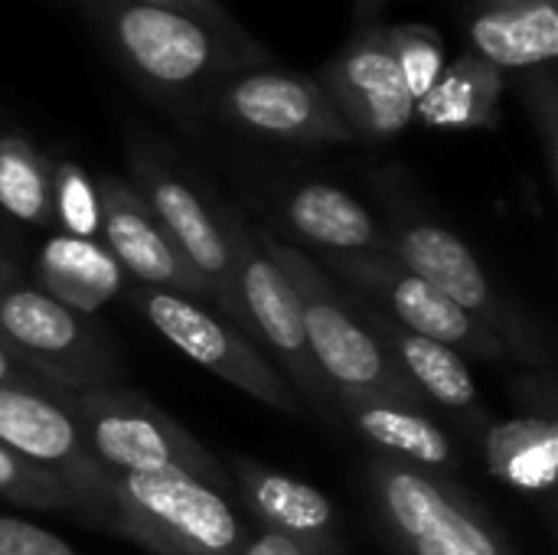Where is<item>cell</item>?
Segmentation results:
<instances>
[{"mask_svg": "<svg viewBox=\"0 0 558 555\" xmlns=\"http://www.w3.org/2000/svg\"><path fill=\"white\" fill-rule=\"evenodd\" d=\"M386 3H389V0H356V20H360V23H373Z\"/></svg>", "mask_w": 558, "mask_h": 555, "instance_id": "cell-32", "label": "cell"}, {"mask_svg": "<svg viewBox=\"0 0 558 555\" xmlns=\"http://www.w3.org/2000/svg\"><path fill=\"white\" fill-rule=\"evenodd\" d=\"M226 232H229L232 262H235V294L242 304L239 327L255 347L262 343L275 357L278 363L275 370L278 373L284 370L320 415H330L337 409L333 386L327 383V376L311 357L304 324H301V304H298L291 281L258 249V242L248 239L239 219H232Z\"/></svg>", "mask_w": 558, "mask_h": 555, "instance_id": "cell-5", "label": "cell"}, {"mask_svg": "<svg viewBox=\"0 0 558 555\" xmlns=\"http://www.w3.org/2000/svg\"><path fill=\"white\" fill-rule=\"evenodd\" d=\"M239 555H301L288 540H281V536H275V533H262V536H255V540H248L245 543V550Z\"/></svg>", "mask_w": 558, "mask_h": 555, "instance_id": "cell-31", "label": "cell"}, {"mask_svg": "<svg viewBox=\"0 0 558 555\" xmlns=\"http://www.w3.org/2000/svg\"><path fill=\"white\" fill-rule=\"evenodd\" d=\"M144 3H157V7H170V10L190 13L199 23H213V26L222 23V7L216 0H144Z\"/></svg>", "mask_w": 558, "mask_h": 555, "instance_id": "cell-30", "label": "cell"}, {"mask_svg": "<svg viewBox=\"0 0 558 555\" xmlns=\"http://www.w3.org/2000/svg\"><path fill=\"white\" fill-rule=\"evenodd\" d=\"M324 95L350 128L373 141L402 134L415 118V98L379 23H366L324 69Z\"/></svg>", "mask_w": 558, "mask_h": 555, "instance_id": "cell-10", "label": "cell"}, {"mask_svg": "<svg viewBox=\"0 0 558 555\" xmlns=\"http://www.w3.org/2000/svg\"><path fill=\"white\" fill-rule=\"evenodd\" d=\"M0 209L20 222H49V167L23 137H0Z\"/></svg>", "mask_w": 558, "mask_h": 555, "instance_id": "cell-24", "label": "cell"}, {"mask_svg": "<svg viewBox=\"0 0 558 555\" xmlns=\"http://www.w3.org/2000/svg\"><path fill=\"white\" fill-rule=\"evenodd\" d=\"M59 402L75 419L88 455L111 474L183 471L216 491H229L232 484L222 464L186 429L134 393L105 386L78 393L62 389Z\"/></svg>", "mask_w": 558, "mask_h": 555, "instance_id": "cell-3", "label": "cell"}, {"mask_svg": "<svg viewBox=\"0 0 558 555\" xmlns=\"http://www.w3.org/2000/svg\"><path fill=\"white\" fill-rule=\"evenodd\" d=\"M0 343L26 360L52 386L78 393L105 386V350L92 340L75 311L36 288L0 294Z\"/></svg>", "mask_w": 558, "mask_h": 555, "instance_id": "cell-9", "label": "cell"}, {"mask_svg": "<svg viewBox=\"0 0 558 555\" xmlns=\"http://www.w3.org/2000/svg\"><path fill=\"white\" fill-rule=\"evenodd\" d=\"M494 7H520V3H539V0H490Z\"/></svg>", "mask_w": 558, "mask_h": 555, "instance_id": "cell-33", "label": "cell"}, {"mask_svg": "<svg viewBox=\"0 0 558 555\" xmlns=\"http://www.w3.org/2000/svg\"><path fill=\"white\" fill-rule=\"evenodd\" d=\"M376 510L405 555H510L504 533L445 478L376 455L366 468Z\"/></svg>", "mask_w": 558, "mask_h": 555, "instance_id": "cell-4", "label": "cell"}, {"mask_svg": "<svg viewBox=\"0 0 558 555\" xmlns=\"http://www.w3.org/2000/svg\"><path fill=\"white\" fill-rule=\"evenodd\" d=\"M0 497L13 500V504H23V507H43V510L75 507V497H72V491L65 487L62 478L16 458L3 445H0Z\"/></svg>", "mask_w": 558, "mask_h": 555, "instance_id": "cell-26", "label": "cell"}, {"mask_svg": "<svg viewBox=\"0 0 558 555\" xmlns=\"http://www.w3.org/2000/svg\"><path fill=\"white\" fill-rule=\"evenodd\" d=\"M134 170L141 180V196L170 236V242L183 252V258L213 285L216 304L242 324V304L235 294V262L229 232L219 226V219L206 209V203L196 196L193 186H186L180 177L163 170L160 164L134 157Z\"/></svg>", "mask_w": 558, "mask_h": 555, "instance_id": "cell-12", "label": "cell"}, {"mask_svg": "<svg viewBox=\"0 0 558 555\" xmlns=\"http://www.w3.org/2000/svg\"><path fill=\"white\" fill-rule=\"evenodd\" d=\"M98 203H101V239L111 258L121 265V272H131L137 281L157 291H170L190 301H213V285L183 258V252L170 242L144 196L124 183L105 177L98 183Z\"/></svg>", "mask_w": 558, "mask_h": 555, "instance_id": "cell-11", "label": "cell"}, {"mask_svg": "<svg viewBox=\"0 0 558 555\" xmlns=\"http://www.w3.org/2000/svg\"><path fill=\"white\" fill-rule=\"evenodd\" d=\"M386 255H392L402 268L418 275L448 301H454L461 311L487 324L504 343H507V334L517 330V321L497 301V291L484 265L454 232L435 222H412L396 232V242L386 245Z\"/></svg>", "mask_w": 558, "mask_h": 555, "instance_id": "cell-14", "label": "cell"}, {"mask_svg": "<svg viewBox=\"0 0 558 555\" xmlns=\"http://www.w3.org/2000/svg\"><path fill=\"white\" fill-rule=\"evenodd\" d=\"M288 222L298 236L330 252H386L369 209L330 183L294 190L288 200Z\"/></svg>", "mask_w": 558, "mask_h": 555, "instance_id": "cell-22", "label": "cell"}, {"mask_svg": "<svg viewBox=\"0 0 558 555\" xmlns=\"http://www.w3.org/2000/svg\"><path fill=\"white\" fill-rule=\"evenodd\" d=\"M232 471L242 500L268 533L288 540L301 555H347L333 504L317 487L245 458H232Z\"/></svg>", "mask_w": 558, "mask_h": 555, "instance_id": "cell-16", "label": "cell"}, {"mask_svg": "<svg viewBox=\"0 0 558 555\" xmlns=\"http://www.w3.org/2000/svg\"><path fill=\"white\" fill-rule=\"evenodd\" d=\"M471 43L494 69H533L558 56L556 0L490 7L471 20Z\"/></svg>", "mask_w": 558, "mask_h": 555, "instance_id": "cell-20", "label": "cell"}, {"mask_svg": "<svg viewBox=\"0 0 558 555\" xmlns=\"http://www.w3.org/2000/svg\"><path fill=\"white\" fill-rule=\"evenodd\" d=\"M108 16L121 52L160 85L196 82L216 62L209 26L190 13L144 0H111Z\"/></svg>", "mask_w": 558, "mask_h": 555, "instance_id": "cell-13", "label": "cell"}, {"mask_svg": "<svg viewBox=\"0 0 558 555\" xmlns=\"http://www.w3.org/2000/svg\"><path fill=\"white\" fill-rule=\"evenodd\" d=\"M255 242L291 281L301 304V324L311 357L333 389L383 393L415 409H425L418 389L405 379V373L396 366V360L386 353L376 334L350 311V298H343L330 285L327 272L311 255L284 242H275L265 232H258Z\"/></svg>", "mask_w": 558, "mask_h": 555, "instance_id": "cell-2", "label": "cell"}, {"mask_svg": "<svg viewBox=\"0 0 558 555\" xmlns=\"http://www.w3.org/2000/svg\"><path fill=\"white\" fill-rule=\"evenodd\" d=\"M484 461L497 481L520 494H553L558 474V425L549 415H517L487 429Z\"/></svg>", "mask_w": 558, "mask_h": 555, "instance_id": "cell-21", "label": "cell"}, {"mask_svg": "<svg viewBox=\"0 0 558 555\" xmlns=\"http://www.w3.org/2000/svg\"><path fill=\"white\" fill-rule=\"evenodd\" d=\"M333 402L379 455L422 471H441L451 464L448 435L422 409L396 396L353 389H333Z\"/></svg>", "mask_w": 558, "mask_h": 555, "instance_id": "cell-17", "label": "cell"}, {"mask_svg": "<svg viewBox=\"0 0 558 555\" xmlns=\"http://www.w3.org/2000/svg\"><path fill=\"white\" fill-rule=\"evenodd\" d=\"M101 520L157 555H239L248 543L222 491L183 471L108 474Z\"/></svg>", "mask_w": 558, "mask_h": 555, "instance_id": "cell-1", "label": "cell"}, {"mask_svg": "<svg viewBox=\"0 0 558 555\" xmlns=\"http://www.w3.org/2000/svg\"><path fill=\"white\" fill-rule=\"evenodd\" d=\"M229 114L268 137L288 141H350V128L320 85L291 72H245L226 92Z\"/></svg>", "mask_w": 558, "mask_h": 555, "instance_id": "cell-15", "label": "cell"}, {"mask_svg": "<svg viewBox=\"0 0 558 555\" xmlns=\"http://www.w3.org/2000/svg\"><path fill=\"white\" fill-rule=\"evenodd\" d=\"M0 386H20V389H59V386H52L46 376H39L26 360H20L10 347H3L0 343Z\"/></svg>", "mask_w": 558, "mask_h": 555, "instance_id": "cell-29", "label": "cell"}, {"mask_svg": "<svg viewBox=\"0 0 558 555\" xmlns=\"http://www.w3.org/2000/svg\"><path fill=\"white\" fill-rule=\"evenodd\" d=\"M386 33H389V46L399 59V69L409 82L412 98L415 101L425 98L445 72L441 39L422 26H386Z\"/></svg>", "mask_w": 558, "mask_h": 555, "instance_id": "cell-27", "label": "cell"}, {"mask_svg": "<svg viewBox=\"0 0 558 555\" xmlns=\"http://www.w3.org/2000/svg\"><path fill=\"white\" fill-rule=\"evenodd\" d=\"M497 69L484 59H461L454 69L441 72L425 98L415 101V114L435 128H487L497 118Z\"/></svg>", "mask_w": 558, "mask_h": 555, "instance_id": "cell-23", "label": "cell"}, {"mask_svg": "<svg viewBox=\"0 0 558 555\" xmlns=\"http://www.w3.org/2000/svg\"><path fill=\"white\" fill-rule=\"evenodd\" d=\"M363 324L376 334V340L386 347V353L396 360V366L405 373V379L418 389L425 402L445 406L451 412H468L477 406L474 376L458 350L399 327L383 311L363 307Z\"/></svg>", "mask_w": 558, "mask_h": 555, "instance_id": "cell-18", "label": "cell"}, {"mask_svg": "<svg viewBox=\"0 0 558 555\" xmlns=\"http://www.w3.org/2000/svg\"><path fill=\"white\" fill-rule=\"evenodd\" d=\"M0 555H75V550L29 520L0 517Z\"/></svg>", "mask_w": 558, "mask_h": 555, "instance_id": "cell-28", "label": "cell"}, {"mask_svg": "<svg viewBox=\"0 0 558 555\" xmlns=\"http://www.w3.org/2000/svg\"><path fill=\"white\" fill-rule=\"evenodd\" d=\"M49 206L65 229L62 236H75V239L101 236L98 186L82 167L62 160L49 170Z\"/></svg>", "mask_w": 558, "mask_h": 555, "instance_id": "cell-25", "label": "cell"}, {"mask_svg": "<svg viewBox=\"0 0 558 555\" xmlns=\"http://www.w3.org/2000/svg\"><path fill=\"white\" fill-rule=\"evenodd\" d=\"M141 307L144 317L154 324V330L180 353H186L193 363L216 373L219 379L242 389L245 396L271 406L275 412L301 415V399L291 389V383L235 324L209 314L203 304L190 298L157 288L141 291Z\"/></svg>", "mask_w": 558, "mask_h": 555, "instance_id": "cell-6", "label": "cell"}, {"mask_svg": "<svg viewBox=\"0 0 558 555\" xmlns=\"http://www.w3.org/2000/svg\"><path fill=\"white\" fill-rule=\"evenodd\" d=\"M0 445L65 481L75 507L101 520L108 474L85 448L69 409L39 389L0 386Z\"/></svg>", "mask_w": 558, "mask_h": 555, "instance_id": "cell-8", "label": "cell"}, {"mask_svg": "<svg viewBox=\"0 0 558 555\" xmlns=\"http://www.w3.org/2000/svg\"><path fill=\"white\" fill-rule=\"evenodd\" d=\"M327 272L350 281L353 288L373 294L386 304V317L399 327L445 343L458 353H474L481 360H507L510 347L477 317L461 311L454 301L438 294L418 275L402 268L386 252H330L324 258Z\"/></svg>", "mask_w": 558, "mask_h": 555, "instance_id": "cell-7", "label": "cell"}, {"mask_svg": "<svg viewBox=\"0 0 558 555\" xmlns=\"http://www.w3.org/2000/svg\"><path fill=\"white\" fill-rule=\"evenodd\" d=\"M39 285L69 311L95 314L121 294V265L95 239L56 236L39 252Z\"/></svg>", "mask_w": 558, "mask_h": 555, "instance_id": "cell-19", "label": "cell"}]
</instances>
